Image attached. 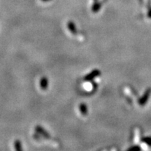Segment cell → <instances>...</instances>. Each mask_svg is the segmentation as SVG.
Listing matches in <instances>:
<instances>
[{"instance_id": "6da1fadb", "label": "cell", "mask_w": 151, "mask_h": 151, "mask_svg": "<svg viewBox=\"0 0 151 151\" xmlns=\"http://www.w3.org/2000/svg\"><path fill=\"white\" fill-rule=\"evenodd\" d=\"M99 74H100V71L98 70H94L93 71H92L90 74H89L88 75H87L85 78H84V81H91L92 79H93L94 78L96 77V76H98Z\"/></svg>"}, {"instance_id": "7a4b0ae2", "label": "cell", "mask_w": 151, "mask_h": 151, "mask_svg": "<svg viewBox=\"0 0 151 151\" xmlns=\"http://www.w3.org/2000/svg\"><path fill=\"white\" fill-rule=\"evenodd\" d=\"M40 86L42 90H47L48 87V80L46 77H43L40 81Z\"/></svg>"}, {"instance_id": "3957f363", "label": "cell", "mask_w": 151, "mask_h": 151, "mask_svg": "<svg viewBox=\"0 0 151 151\" xmlns=\"http://www.w3.org/2000/svg\"><path fill=\"white\" fill-rule=\"evenodd\" d=\"M67 26H68V29H69V30L70 31L73 35H76V34L77 33L76 26L75 24H74V22H72V21H69V22L67 23Z\"/></svg>"}, {"instance_id": "277c9868", "label": "cell", "mask_w": 151, "mask_h": 151, "mask_svg": "<svg viewBox=\"0 0 151 151\" xmlns=\"http://www.w3.org/2000/svg\"><path fill=\"white\" fill-rule=\"evenodd\" d=\"M36 130L38 131L39 134H41V135L44 136L45 138H48V139H49L50 138V135L48 134V132H47V131H45L44 130V129H43V127H41V126H37V127H36Z\"/></svg>"}, {"instance_id": "5b68a950", "label": "cell", "mask_w": 151, "mask_h": 151, "mask_svg": "<svg viewBox=\"0 0 151 151\" xmlns=\"http://www.w3.org/2000/svg\"><path fill=\"white\" fill-rule=\"evenodd\" d=\"M80 111L83 116H86L87 113V107L85 104H80Z\"/></svg>"}, {"instance_id": "8992f818", "label": "cell", "mask_w": 151, "mask_h": 151, "mask_svg": "<svg viewBox=\"0 0 151 151\" xmlns=\"http://www.w3.org/2000/svg\"><path fill=\"white\" fill-rule=\"evenodd\" d=\"M14 147L16 150H22V144L21 141L18 139L16 140L15 143H14Z\"/></svg>"}, {"instance_id": "52a82bcc", "label": "cell", "mask_w": 151, "mask_h": 151, "mask_svg": "<svg viewBox=\"0 0 151 151\" xmlns=\"http://www.w3.org/2000/svg\"><path fill=\"white\" fill-rule=\"evenodd\" d=\"M42 1H50V0H42Z\"/></svg>"}]
</instances>
